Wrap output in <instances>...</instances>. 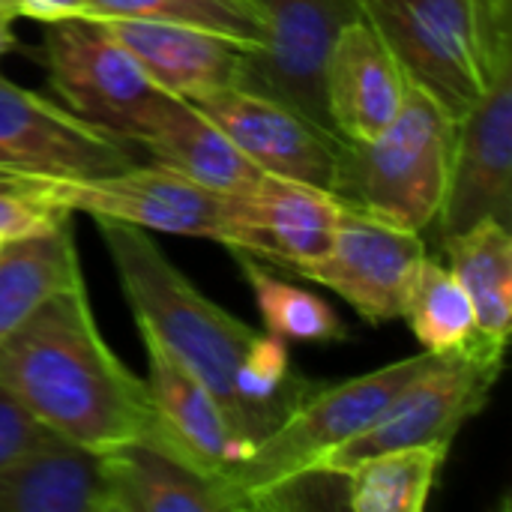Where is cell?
Instances as JSON below:
<instances>
[{
    "label": "cell",
    "mask_w": 512,
    "mask_h": 512,
    "mask_svg": "<svg viewBox=\"0 0 512 512\" xmlns=\"http://www.w3.org/2000/svg\"><path fill=\"white\" fill-rule=\"evenodd\" d=\"M66 111L138 147L171 93H165L99 18L48 21L30 51Z\"/></svg>",
    "instance_id": "cell-5"
},
{
    "label": "cell",
    "mask_w": 512,
    "mask_h": 512,
    "mask_svg": "<svg viewBox=\"0 0 512 512\" xmlns=\"http://www.w3.org/2000/svg\"><path fill=\"white\" fill-rule=\"evenodd\" d=\"M264 174L336 189L345 138L300 111L234 84L189 99ZM336 195V192H333Z\"/></svg>",
    "instance_id": "cell-13"
},
{
    "label": "cell",
    "mask_w": 512,
    "mask_h": 512,
    "mask_svg": "<svg viewBox=\"0 0 512 512\" xmlns=\"http://www.w3.org/2000/svg\"><path fill=\"white\" fill-rule=\"evenodd\" d=\"M405 93L402 66L360 12L336 33L324 66V102L333 129L345 141L375 138L393 123Z\"/></svg>",
    "instance_id": "cell-15"
},
{
    "label": "cell",
    "mask_w": 512,
    "mask_h": 512,
    "mask_svg": "<svg viewBox=\"0 0 512 512\" xmlns=\"http://www.w3.org/2000/svg\"><path fill=\"white\" fill-rule=\"evenodd\" d=\"M66 216H75L72 210H63L30 189H24L15 180H0V240H18L27 234H39Z\"/></svg>",
    "instance_id": "cell-27"
},
{
    "label": "cell",
    "mask_w": 512,
    "mask_h": 512,
    "mask_svg": "<svg viewBox=\"0 0 512 512\" xmlns=\"http://www.w3.org/2000/svg\"><path fill=\"white\" fill-rule=\"evenodd\" d=\"M447 267L474 303L480 333L507 348L512 327V234L486 219L441 243Z\"/></svg>",
    "instance_id": "cell-22"
},
{
    "label": "cell",
    "mask_w": 512,
    "mask_h": 512,
    "mask_svg": "<svg viewBox=\"0 0 512 512\" xmlns=\"http://www.w3.org/2000/svg\"><path fill=\"white\" fill-rule=\"evenodd\" d=\"M102 459L108 512H243L228 480L204 477L153 444H123Z\"/></svg>",
    "instance_id": "cell-18"
},
{
    "label": "cell",
    "mask_w": 512,
    "mask_h": 512,
    "mask_svg": "<svg viewBox=\"0 0 512 512\" xmlns=\"http://www.w3.org/2000/svg\"><path fill=\"white\" fill-rule=\"evenodd\" d=\"M408 84L450 117L483 96L512 60L510 0H357Z\"/></svg>",
    "instance_id": "cell-3"
},
{
    "label": "cell",
    "mask_w": 512,
    "mask_h": 512,
    "mask_svg": "<svg viewBox=\"0 0 512 512\" xmlns=\"http://www.w3.org/2000/svg\"><path fill=\"white\" fill-rule=\"evenodd\" d=\"M12 48H18V36H15V30H12V18H3V15H0V60H3Z\"/></svg>",
    "instance_id": "cell-30"
},
{
    "label": "cell",
    "mask_w": 512,
    "mask_h": 512,
    "mask_svg": "<svg viewBox=\"0 0 512 512\" xmlns=\"http://www.w3.org/2000/svg\"><path fill=\"white\" fill-rule=\"evenodd\" d=\"M0 512H108L105 459L54 441L0 468Z\"/></svg>",
    "instance_id": "cell-20"
},
{
    "label": "cell",
    "mask_w": 512,
    "mask_h": 512,
    "mask_svg": "<svg viewBox=\"0 0 512 512\" xmlns=\"http://www.w3.org/2000/svg\"><path fill=\"white\" fill-rule=\"evenodd\" d=\"M426 258L420 231L345 204L330 249L297 273L339 294L369 324H387L402 318Z\"/></svg>",
    "instance_id": "cell-11"
},
{
    "label": "cell",
    "mask_w": 512,
    "mask_h": 512,
    "mask_svg": "<svg viewBox=\"0 0 512 512\" xmlns=\"http://www.w3.org/2000/svg\"><path fill=\"white\" fill-rule=\"evenodd\" d=\"M87 18L171 21L222 33L243 45L264 42V12L258 0H87Z\"/></svg>",
    "instance_id": "cell-26"
},
{
    "label": "cell",
    "mask_w": 512,
    "mask_h": 512,
    "mask_svg": "<svg viewBox=\"0 0 512 512\" xmlns=\"http://www.w3.org/2000/svg\"><path fill=\"white\" fill-rule=\"evenodd\" d=\"M456 126V117L408 84L387 129L342 144L336 198L411 231L432 228L450 177Z\"/></svg>",
    "instance_id": "cell-4"
},
{
    "label": "cell",
    "mask_w": 512,
    "mask_h": 512,
    "mask_svg": "<svg viewBox=\"0 0 512 512\" xmlns=\"http://www.w3.org/2000/svg\"><path fill=\"white\" fill-rule=\"evenodd\" d=\"M504 360L486 354H438L360 435L330 450L315 468L345 474L357 462L402 450L444 444L450 447L459 429L477 417L501 375Z\"/></svg>",
    "instance_id": "cell-7"
},
{
    "label": "cell",
    "mask_w": 512,
    "mask_h": 512,
    "mask_svg": "<svg viewBox=\"0 0 512 512\" xmlns=\"http://www.w3.org/2000/svg\"><path fill=\"white\" fill-rule=\"evenodd\" d=\"M141 342L147 354L150 402L171 456L204 477L228 480L249 450L234 438L219 402L156 339L141 333Z\"/></svg>",
    "instance_id": "cell-16"
},
{
    "label": "cell",
    "mask_w": 512,
    "mask_h": 512,
    "mask_svg": "<svg viewBox=\"0 0 512 512\" xmlns=\"http://www.w3.org/2000/svg\"><path fill=\"white\" fill-rule=\"evenodd\" d=\"M0 243H3V240H0Z\"/></svg>",
    "instance_id": "cell-32"
},
{
    "label": "cell",
    "mask_w": 512,
    "mask_h": 512,
    "mask_svg": "<svg viewBox=\"0 0 512 512\" xmlns=\"http://www.w3.org/2000/svg\"><path fill=\"white\" fill-rule=\"evenodd\" d=\"M0 384L69 444L105 453L144 441L171 453L147 381L102 339L84 285L48 297L0 345Z\"/></svg>",
    "instance_id": "cell-2"
},
{
    "label": "cell",
    "mask_w": 512,
    "mask_h": 512,
    "mask_svg": "<svg viewBox=\"0 0 512 512\" xmlns=\"http://www.w3.org/2000/svg\"><path fill=\"white\" fill-rule=\"evenodd\" d=\"M33 195L93 219L123 222L144 231L204 237L222 243L225 195L210 192L171 168L132 165L93 180H15Z\"/></svg>",
    "instance_id": "cell-9"
},
{
    "label": "cell",
    "mask_w": 512,
    "mask_h": 512,
    "mask_svg": "<svg viewBox=\"0 0 512 512\" xmlns=\"http://www.w3.org/2000/svg\"><path fill=\"white\" fill-rule=\"evenodd\" d=\"M138 147L147 150L156 165L219 195L249 192L264 177V171L252 165L231 138L183 96H168L162 114Z\"/></svg>",
    "instance_id": "cell-19"
},
{
    "label": "cell",
    "mask_w": 512,
    "mask_h": 512,
    "mask_svg": "<svg viewBox=\"0 0 512 512\" xmlns=\"http://www.w3.org/2000/svg\"><path fill=\"white\" fill-rule=\"evenodd\" d=\"M15 9L21 18L33 21H60V18H87L90 3L87 0H15Z\"/></svg>",
    "instance_id": "cell-29"
},
{
    "label": "cell",
    "mask_w": 512,
    "mask_h": 512,
    "mask_svg": "<svg viewBox=\"0 0 512 512\" xmlns=\"http://www.w3.org/2000/svg\"><path fill=\"white\" fill-rule=\"evenodd\" d=\"M438 354H414L342 384H318L228 477L240 510L273 486L312 471L330 450L360 435Z\"/></svg>",
    "instance_id": "cell-6"
},
{
    "label": "cell",
    "mask_w": 512,
    "mask_h": 512,
    "mask_svg": "<svg viewBox=\"0 0 512 512\" xmlns=\"http://www.w3.org/2000/svg\"><path fill=\"white\" fill-rule=\"evenodd\" d=\"M138 333L156 339L219 402L252 453L318 384L291 369L282 339L225 312L156 246L150 231L96 219Z\"/></svg>",
    "instance_id": "cell-1"
},
{
    "label": "cell",
    "mask_w": 512,
    "mask_h": 512,
    "mask_svg": "<svg viewBox=\"0 0 512 512\" xmlns=\"http://www.w3.org/2000/svg\"><path fill=\"white\" fill-rule=\"evenodd\" d=\"M447 450L444 444L402 447L357 462L345 471V507L354 512L426 510Z\"/></svg>",
    "instance_id": "cell-24"
},
{
    "label": "cell",
    "mask_w": 512,
    "mask_h": 512,
    "mask_svg": "<svg viewBox=\"0 0 512 512\" xmlns=\"http://www.w3.org/2000/svg\"><path fill=\"white\" fill-rule=\"evenodd\" d=\"M486 219L512 225V60L456 126L450 177L432 225L444 243Z\"/></svg>",
    "instance_id": "cell-12"
},
{
    "label": "cell",
    "mask_w": 512,
    "mask_h": 512,
    "mask_svg": "<svg viewBox=\"0 0 512 512\" xmlns=\"http://www.w3.org/2000/svg\"><path fill=\"white\" fill-rule=\"evenodd\" d=\"M255 294V306L264 321V333L282 339V342H309V345H327L348 339V327L336 315V309L312 294L303 291L285 279H279L273 270L258 264L246 252H231Z\"/></svg>",
    "instance_id": "cell-25"
},
{
    "label": "cell",
    "mask_w": 512,
    "mask_h": 512,
    "mask_svg": "<svg viewBox=\"0 0 512 512\" xmlns=\"http://www.w3.org/2000/svg\"><path fill=\"white\" fill-rule=\"evenodd\" d=\"M402 321H408L411 333L429 354H486L504 360L507 348L480 333L474 303L462 282L447 264L432 258H426L417 273Z\"/></svg>",
    "instance_id": "cell-23"
},
{
    "label": "cell",
    "mask_w": 512,
    "mask_h": 512,
    "mask_svg": "<svg viewBox=\"0 0 512 512\" xmlns=\"http://www.w3.org/2000/svg\"><path fill=\"white\" fill-rule=\"evenodd\" d=\"M342 207L321 186L264 174L249 192L225 195L222 246L297 273L330 249Z\"/></svg>",
    "instance_id": "cell-14"
},
{
    "label": "cell",
    "mask_w": 512,
    "mask_h": 512,
    "mask_svg": "<svg viewBox=\"0 0 512 512\" xmlns=\"http://www.w3.org/2000/svg\"><path fill=\"white\" fill-rule=\"evenodd\" d=\"M132 165V144L0 75V180H93Z\"/></svg>",
    "instance_id": "cell-10"
},
{
    "label": "cell",
    "mask_w": 512,
    "mask_h": 512,
    "mask_svg": "<svg viewBox=\"0 0 512 512\" xmlns=\"http://www.w3.org/2000/svg\"><path fill=\"white\" fill-rule=\"evenodd\" d=\"M123 48L144 66V72L171 96L195 99L207 90L237 81L243 42L222 33L144 18H99Z\"/></svg>",
    "instance_id": "cell-17"
},
{
    "label": "cell",
    "mask_w": 512,
    "mask_h": 512,
    "mask_svg": "<svg viewBox=\"0 0 512 512\" xmlns=\"http://www.w3.org/2000/svg\"><path fill=\"white\" fill-rule=\"evenodd\" d=\"M84 285L72 216L63 222L0 243V345L48 297Z\"/></svg>",
    "instance_id": "cell-21"
},
{
    "label": "cell",
    "mask_w": 512,
    "mask_h": 512,
    "mask_svg": "<svg viewBox=\"0 0 512 512\" xmlns=\"http://www.w3.org/2000/svg\"><path fill=\"white\" fill-rule=\"evenodd\" d=\"M264 42L246 48L234 87L276 99L333 129L324 102V66L336 33L360 15L357 0H258ZM336 132V129H333Z\"/></svg>",
    "instance_id": "cell-8"
},
{
    "label": "cell",
    "mask_w": 512,
    "mask_h": 512,
    "mask_svg": "<svg viewBox=\"0 0 512 512\" xmlns=\"http://www.w3.org/2000/svg\"><path fill=\"white\" fill-rule=\"evenodd\" d=\"M54 441H63L54 435L45 423H39L3 384H0V468L9 462L42 450Z\"/></svg>",
    "instance_id": "cell-28"
},
{
    "label": "cell",
    "mask_w": 512,
    "mask_h": 512,
    "mask_svg": "<svg viewBox=\"0 0 512 512\" xmlns=\"http://www.w3.org/2000/svg\"><path fill=\"white\" fill-rule=\"evenodd\" d=\"M0 15L3 18H18V9H15V0H0Z\"/></svg>",
    "instance_id": "cell-31"
}]
</instances>
